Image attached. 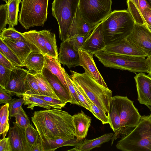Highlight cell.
<instances>
[{"mask_svg": "<svg viewBox=\"0 0 151 151\" xmlns=\"http://www.w3.org/2000/svg\"><path fill=\"white\" fill-rule=\"evenodd\" d=\"M112 4V0H79L78 8L83 19L95 25L111 12Z\"/></svg>", "mask_w": 151, "mask_h": 151, "instance_id": "cell-9", "label": "cell"}, {"mask_svg": "<svg viewBox=\"0 0 151 151\" xmlns=\"http://www.w3.org/2000/svg\"><path fill=\"white\" fill-rule=\"evenodd\" d=\"M0 38L18 57L22 64L32 51L40 52L36 47L28 41Z\"/></svg>", "mask_w": 151, "mask_h": 151, "instance_id": "cell-17", "label": "cell"}, {"mask_svg": "<svg viewBox=\"0 0 151 151\" xmlns=\"http://www.w3.org/2000/svg\"><path fill=\"white\" fill-rule=\"evenodd\" d=\"M58 55L60 63L66 65L69 68L80 66L78 51L74 49L68 39L61 43Z\"/></svg>", "mask_w": 151, "mask_h": 151, "instance_id": "cell-16", "label": "cell"}, {"mask_svg": "<svg viewBox=\"0 0 151 151\" xmlns=\"http://www.w3.org/2000/svg\"><path fill=\"white\" fill-rule=\"evenodd\" d=\"M105 52L121 55L146 57L143 50L124 38L106 46L102 50Z\"/></svg>", "mask_w": 151, "mask_h": 151, "instance_id": "cell-14", "label": "cell"}, {"mask_svg": "<svg viewBox=\"0 0 151 151\" xmlns=\"http://www.w3.org/2000/svg\"><path fill=\"white\" fill-rule=\"evenodd\" d=\"M94 55L106 67L135 73H149L146 59L144 57L113 53L102 50L95 53Z\"/></svg>", "mask_w": 151, "mask_h": 151, "instance_id": "cell-5", "label": "cell"}, {"mask_svg": "<svg viewBox=\"0 0 151 151\" xmlns=\"http://www.w3.org/2000/svg\"><path fill=\"white\" fill-rule=\"evenodd\" d=\"M72 81L77 93L81 106L84 107L90 111L91 108L89 103L81 88L75 81L72 79Z\"/></svg>", "mask_w": 151, "mask_h": 151, "instance_id": "cell-41", "label": "cell"}, {"mask_svg": "<svg viewBox=\"0 0 151 151\" xmlns=\"http://www.w3.org/2000/svg\"><path fill=\"white\" fill-rule=\"evenodd\" d=\"M9 104L2 106L0 109V134L5 137L9 129Z\"/></svg>", "mask_w": 151, "mask_h": 151, "instance_id": "cell-32", "label": "cell"}, {"mask_svg": "<svg viewBox=\"0 0 151 151\" xmlns=\"http://www.w3.org/2000/svg\"><path fill=\"white\" fill-rule=\"evenodd\" d=\"M46 43L47 55L55 58H58V48L55 34L47 30H42Z\"/></svg>", "mask_w": 151, "mask_h": 151, "instance_id": "cell-28", "label": "cell"}, {"mask_svg": "<svg viewBox=\"0 0 151 151\" xmlns=\"http://www.w3.org/2000/svg\"><path fill=\"white\" fill-rule=\"evenodd\" d=\"M112 133H106L96 138L92 139H85L81 144L68 151H89L96 147H98L104 143L111 140Z\"/></svg>", "mask_w": 151, "mask_h": 151, "instance_id": "cell-24", "label": "cell"}, {"mask_svg": "<svg viewBox=\"0 0 151 151\" xmlns=\"http://www.w3.org/2000/svg\"><path fill=\"white\" fill-rule=\"evenodd\" d=\"M45 61V55L40 52L33 51L22 63V67H26L29 72L33 74L40 73L44 68Z\"/></svg>", "mask_w": 151, "mask_h": 151, "instance_id": "cell-22", "label": "cell"}, {"mask_svg": "<svg viewBox=\"0 0 151 151\" xmlns=\"http://www.w3.org/2000/svg\"><path fill=\"white\" fill-rule=\"evenodd\" d=\"M86 96L91 106V111L90 112L97 119L100 120L103 124L109 123L108 117L106 114L99 109L89 99L86 95Z\"/></svg>", "mask_w": 151, "mask_h": 151, "instance_id": "cell-39", "label": "cell"}, {"mask_svg": "<svg viewBox=\"0 0 151 151\" xmlns=\"http://www.w3.org/2000/svg\"><path fill=\"white\" fill-rule=\"evenodd\" d=\"M26 139L30 151L40 140V136L37 130L29 124L25 129Z\"/></svg>", "mask_w": 151, "mask_h": 151, "instance_id": "cell-34", "label": "cell"}, {"mask_svg": "<svg viewBox=\"0 0 151 151\" xmlns=\"http://www.w3.org/2000/svg\"><path fill=\"white\" fill-rule=\"evenodd\" d=\"M102 22L106 46L127 38L135 23L129 12L125 10L111 12Z\"/></svg>", "mask_w": 151, "mask_h": 151, "instance_id": "cell-2", "label": "cell"}, {"mask_svg": "<svg viewBox=\"0 0 151 151\" xmlns=\"http://www.w3.org/2000/svg\"><path fill=\"white\" fill-rule=\"evenodd\" d=\"M142 14L147 24L151 26V8L145 9Z\"/></svg>", "mask_w": 151, "mask_h": 151, "instance_id": "cell-50", "label": "cell"}, {"mask_svg": "<svg viewBox=\"0 0 151 151\" xmlns=\"http://www.w3.org/2000/svg\"><path fill=\"white\" fill-rule=\"evenodd\" d=\"M109 119V124L113 131V134L111 139V145H112L121 129V121L119 113L114 102L112 98L107 113Z\"/></svg>", "mask_w": 151, "mask_h": 151, "instance_id": "cell-27", "label": "cell"}, {"mask_svg": "<svg viewBox=\"0 0 151 151\" xmlns=\"http://www.w3.org/2000/svg\"><path fill=\"white\" fill-rule=\"evenodd\" d=\"M116 147L123 151H151V120L148 116H142L135 128L119 141Z\"/></svg>", "mask_w": 151, "mask_h": 151, "instance_id": "cell-4", "label": "cell"}, {"mask_svg": "<svg viewBox=\"0 0 151 151\" xmlns=\"http://www.w3.org/2000/svg\"><path fill=\"white\" fill-rule=\"evenodd\" d=\"M16 122L20 127L25 129L30 124V121L22 107L14 116Z\"/></svg>", "mask_w": 151, "mask_h": 151, "instance_id": "cell-43", "label": "cell"}, {"mask_svg": "<svg viewBox=\"0 0 151 151\" xmlns=\"http://www.w3.org/2000/svg\"><path fill=\"white\" fill-rule=\"evenodd\" d=\"M146 58L147 62L148 64V68L149 70V75L151 76V53L148 55Z\"/></svg>", "mask_w": 151, "mask_h": 151, "instance_id": "cell-53", "label": "cell"}, {"mask_svg": "<svg viewBox=\"0 0 151 151\" xmlns=\"http://www.w3.org/2000/svg\"><path fill=\"white\" fill-rule=\"evenodd\" d=\"M139 103L151 111V77L144 73H139L134 77Z\"/></svg>", "mask_w": 151, "mask_h": 151, "instance_id": "cell-13", "label": "cell"}, {"mask_svg": "<svg viewBox=\"0 0 151 151\" xmlns=\"http://www.w3.org/2000/svg\"><path fill=\"white\" fill-rule=\"evenodd\" d=\"M8 24V15L7 3L0 6V32L6 28Z\"/></svg>", "mask_w": 151, "mask_h": 151, "instance_id": "cell-45", "label": "cell"}, {"mask_svg": "<svg viewBox=\"0 0 151 151\" xmlns=\"http://www.w3.org/2000/svg\"><path fill=\"white\" fill-rule=\"evenodd\" d=\"M87 37L75 35L68 38V40L74 49L77 51L81 49L82 46Z\"/></svg>", "mask_w": 151, "mask_h": 151, "instance_id": "cell-46", "label": "cell"}, {"mask_svg": "<svg viewBox=\"0 0 151 151\" xmlns=\"http://www.w3.org/2000/svg\"><path fill=\"white\" fill-rule=\"evenodd\" d=\"M25 38L36 47L40 52L44 55H47L46 41L42 30L37 31L35 30L22 33Z\"/></svg>", "mask_w": 151, "mask_h": 151, "instance_id": "cell-26", "label": "cell"}, {"mask_svg": "<svg viewBox=\"0 0 151 151\" xmlns=\"http://www.w3.org/2000/svg\"><path fill=\"white\" fill-rule=\"evenodd\" d=\"M11 0H8V1H10Z\"/></svg>", "mask_w": 151, "mask_h": 151, "instance_id": "cell-59", "label": "cell"}, {"mask_svg": "<svg viewBox=\"0 0 151 151\" xmlns=\"http://www.w3.org/2000/svg\"><path fill=\"white\" fill-rule=\"evenodd\" d=\"M29 72L28 70L15 66L11 70L9 82L4 90L11 95L23 97L26 92V79Z\"/></svg>", "mask_w": 151, "mask_h": 151, "instance_id": "cell-11", "label": "cell"}, {"mask_svg": "<svg viewBox=\"0 0 151 151\" xmlns=\"http://www.w3.org/2000/svg\"><path fill=\"white\" fill-rule=\"evenodd\" d=\"M70 72L71 79L78 84L89 99L107 114L112 97V91L98 83L86 72Z\"/></svg>", "mask_w": 151, "mask_h": 151, "instance_id": "cell-3", "label": "cell"}, {"mask_svg": "<svg viewBox=\"0 0 151 151\" xmlns=\"http://www.w3.org/2000/svg\"><path fill=\"white\" fill-rule=\"evenodd\" d=\"M23 97L24 99V104L27 105V108L33 110L35 106L44 108L50 109L51 106L43 99L32 94H24Z\"/></svg>", "mask_w": 151, "mask_h": 151, "instance_id": "cell-30", "label": "cell"}, {"mask_svg": "<svg viewBox=\"0 0 151 151\" xmlns=\"http://www.w3.org/2000/svg\"><path fill=\"white\" fill-rule=\"evenodd\" d=\"M32 95L43 99L49 104L51 106L52 108L55 109H61L65 106L67 103L60 99L46 95L43 94Z\"/></svg>", "mask_w": 151, "mask_h": 151, "instance_id": "cell-40", "label": "cell"}, {"mask_svg": "<svg viewBox=\"0 0 151 151\" xmlns=\"http://www.w3.org/2000/svg\"><path fill=\"white\" fill-rule=\"evenodd\" d=\"M148 25V27L151 30V26H149L148 25Z\"/></svg>", "mask_w": 151, "mask_h": 151, "instance_id": "cell-58", "label": "cell"}, {"mask_svg": "<svg viewBox=\"0 0 151 151\" xmlns=\"http://www.w3.org/2000/svg\"><path fill=\"white\" fill-rule=\"evenodd\" d=\"M83 140L78 141L76 137L72 139L59 138L41 144V151H54L58 148L65 146L76 147L82 144Z\"/></svg>", "mask_w": 151, "mask_h": 151, "instance_id": "cell-25", "label": "cell"}, {"mask_svg": "<svg viewBox=\"0 0 151 151\" xmlns=\"http://www.w3.org/2000/svg\"><path fill=\"white\" fill-rule=\"evenodd\" d=\"M11 70L0 64V86L5 89L10 80Z\"/></svg>", "mask_w": 151, "mask_h": 151, "instance_id": "cell-44", "label": "cell"}, {"mask_svg": "<svg viewBox=\"0 0 151 151\" xmlns=\"http://www.w3.org/2000/svg\"><path fill=\"white\" fill-rule=\"evenodd\" d=\"M149 4L151 6V0H146Z\"/></svg>", "mask_w": 151, "mask_h": 151, "instance_id": "cell-55", "label": "cell"}, {"mask_svg": "<svg viewBox=\"0 0 151 151\" xmlns=\"http://www.w3.org/2000/svg\"><path fill=\"white\" fill-rule=\"evenodd\" d=\"M106 46L101 22L96 25L86 38L81 49L94 55Z\"/></svg>", "mask_w": 151, "mask_h": 151, "instance_id": "cell-12", "label": "cell"}, {"mask_svg": "<svg viewBox=\"0 0 151 151\" xmlns=\"http://www.w3.org/2000/svg\"><path fill=\"white\" fill-rule=\"evenodd\" d=\"M31 120L38 132L41 144L76 137L73 116L66 111L55 108L35 111Z\"/></svg>", "mask_w": 151, "mask_h": 151, "instance_id": "cell-1", "label": "cell"}, {"mask_svg": "<svg viewBox=\"0 0 151 151\" xmlns=\"http://www.w3.org/2000/svg\"><path fill=\"white\" fill-rule=\"evenodd\" d=\"M132 1L133 3L135 4L136 6L138 7V9H139V6L138 3V0H131ZM140 10V9H139Z\"/></svg>", "mask_w": 151, "mask_h": 151, "instance_id": "cell-54", "label": "cell"}, {"mask_svg": "<svg viewBox=\"0 0 151 151\" xmlns=\"http://www.w3.org/2000/svg\"><path fill=\"white\" fill-rule=\"evenodd\" d=\"M21 0H11L6 3L8 5V28H14L18 24V13Z\"/></svg>", "mask_w": 151, "mask_h": 151, "instance_id": "cell-29", "label": "cell"}, {"mask_svg": "<svg viewBox=\"0 0 151 151\" xmlns=\"http://www.w3.org/2000/svg\"><path fill=\"white\" fill-rule=\"evenodd\" d=\"M139 8L142 13L145 9L148 8H151L146 0H138Z\"/></svg>", "mask_w": 151, "mask_h": 151, "instance_id": "cell-51", "label": "cell"}, {"mask_svg": "<svg viewBox=\"0 0 151 151\" xmlns=\"http://www.w3.org/2000/svg\"><path fill=\"white\" fill-rule=\"evenodd\" d=\"M128 10L135 23L143 25L147 24L140 10L131 0H127Z\"/></svg>", "mask_w": 151, "mask_h": 151, "instance_id": "cell-36", "label": "cell"}, {"mask_svg": "<svg viewBox=\"0 0 151 151\" xmlns=\"http://www.w3.org/2000/svg\"><path fill=\"white\" fill-rule=\"evenodd\" d=\"M0 64L11 70L15 67L9 60L1 53H0Z\"/></svg>", "mask_w": 151, "mask_h": 151, "instance_id": "cell-49", "label": "cell"}, {"mask_svg": "<svg viewBox=\"0 0 151 151\" xmlns=\"http://www.w3.org/2000/svg\"><path fill=\"white\" fill-rule=\"evenodd\" d=\"M63 70L71 98L70 103L71 104H75L81 106L77 93L72 82L70 77L68 75L63 68Z\"/></svg>", "mask_w": 151, "mask_h": 151, "instance_id": "cell-38", "label": "cell"}, {"mask_svg": "<svg viewBox=\"0 0 151 151\" xmlns=\"http://www.w3.org/2000/svg\"><path fill=\"white\" fill-rule=\"evenodd\" d=\"M79 0H53L52 15L59 26V37L64 41L68 39L69 29L78 7Z\"/></svg>", "mask_w": 151, "mask_h": 151, "instance_id": "cell-8", "label": "cell"}, {"mask_svg": "<svg viewBox=\"0 0 151 151\" xmlns=\"http://www.w3.org/2000/svg\"><path fill=\"white\" fill-rule=\"evenodd\" d=\"M24 103L23 97L19 99L14 98L9 103V113L10 119L14 117V115L20 110Z\"/></svg>", "mask_w": 151, "mask_h": 151, "instance_id": "cell-42", "label": "cell"}, {"mask_svg": "<svg viewBox=\"0 0 151 151\" xmlns=\"http://www.w3.org/2000/svg\"><path fill=\"white\" fill-rule=\"evenodd\" d=\"M126 38L147 55L151 53V30L147 24L141 25L135 23L131 34Z\"/></svg>", "mask_w": 151, "mask_h": 151, "instance_id": "cell-10", "label": "cell"}, {"mask_svg": "<svg viewBox=\"0 0 151 151\" xmlns=\"http://www.w3.org/2000/svg\"><path fill=\"white\" fill-rule=\"evenodd\" d=\"M26 92L25 94H42L34 75L29 72L26 79Z\"/></svg>", "mask_w": 151, "mask_h": 151, "instance_id": "cell-35", "label": "cell"}, {"mask_svg": "<svg viewBox=\"0 0 151 151\" xmlns=\"http://www.w3.org/2000/svg\"><path fill=\"white\" fill-rule=\"evenodd\" d=\"M41 151L40 139L33 147L31 151Z\"/></svg>", "mask_w": 151, "mask_h": 151, "instance_id": "cell-52", "label": "cell"}, {"mask_svg": "<svg viewBox=\"0 0 151 151\" xmlns=\"http://www.w3.org/2000/svg\"><path fill=\"white\" fill-rule=\"evenodd\" d=\"M12 99L11 95L1 87H0V104H6L9 103Z\"/></svg>", "mask_w": 151, "mask_h": 151, "instance_id": "cell-48", "label": "cell"}, {"mask_svg": "<svg viewBox=\"0 0 151 151\" xmlns=\"http://www.w3.org/2000/svg\"><path fill=\"white\" fill-rule=\"evenodd\" d=\"M0 151H12V147L8 137L0 139Z\"/></svg>", "mask_w": 151, "mask_h": 151, "instance_id": "cell-47", "label": "cell"}, {"mask_svg": "<svg viewBox=\"0 0 151 151\" xmlns=\"http://www.w3.org/2000/svg\"><path fill=\"white\" fill-rule=\"evenodd\" d=\"M0 53L3 54L16 67H22V63L19 59L0 38Z\"/></svg>", "mask_w": 151, "mask_h": 151, "instance_id": "cell-33", "label": "cell"}, {"mask_svg": "<svg viewBox=\"0 0 151 151\" xmlns=\"http://www.w3.org/2000/svg\"><path fill=\"white\" fill-rule=\"evenodd\" d=\"M0 38L16 40L28 41L22 35L14 28H6L0 32Z\"/></svg>", "mask_w": 151, "mask_h": 151, "instance_id": "cell-37", "label": "cell"}, {"mask_svg": "<svg viewBox=\"0 0 151 151\" xmlns=\"http://www.w3.org/2000/svg\"><path fill=\"white\" fill-rule=\"evenodd\" d=\"M76 137L78 141L83 140L86 137L91 122V117L82 111L73 115Z\"/></svg>", "mask_w": 151, "mask_h": 151, "instance_id": "cell-21", "label": "cell"}, {"mask_svg": "<svg viewBox=\"0 0 151 151\" xmlns=\"http://www.w3.org/2000/svg\"><path fill=\"white\" fill-rule=\"evenodd\" d=\"M33 74L37 80L42 94L60 99L55 94L50 84L42 73Z\"/></svg>", "mask_w": 151, "mask_h": 151, "instance_id": "cell-31", "label": "cell"}, {"mask_svg": "<svg viewBox=\"0 0 151 151\" xmlns=\"http://www.w3.org/2000/svg\"><path fill=\"white\" fill-rule=\"evenodd\" d=\"M78 52L80 66L83 67L85 72L98 83L108 88L94 61L93 58L94 55L81 49L79 50Z\"/></svg>", "mask_w": 151, "mask_h": 151, "instance_id": "cell-15", "label": "cell"}, {"mask_svg": "<svg viewBox=\"0 0 151 151\" xmlns=\"http://www.w3.org/2000/svg\"><path fill=\"white\" fill-rule=\"evenodd\" d=\"M49 0H22L19 21L26 29L43 27L47 20Z\"/></svg>", "mask_w": 151, "mask_h": 151, "instance_id": "cell-6", "label": "cell"}, {"mask_svg": "<svg viewBox=\"0 0 151 151\" xmlns=\"http://www.w3.org/2000/svg\"><path fill=\"white\" fill-rule=\"evenodd\" d=\"M97 25H92L86 22L83 18L78 7L69 29L68 39L75 35L87 37Z\"/></svg>", "mask_w": 151, "mask_h": 151, "instance_id": "cell-19", "label": "cell"}, {"mask_svg": "<svg viewBox=\"0 0 151 151\" xmlns=\"http://www.w3.org/2000/svg\"><path fill=\"white\" fill-rule=\"evenodd\" d=\"M2 1H3L6 3H7L8 1V0H1Z\"/></svg>", "mask_w": 151, "mask_h": 151, "instance_id": "cell-57", "label": "cell"}, {"mask_svg": "<svg viewBox=\"0 0 151 151\" xmlns=\"http://www.w3.org/2000/svg\"><path fill=\"white\" fill-rule=\"evenodd\" d=\"M45 60L44 67L47 69L57 77L70 95L68 87L63 73V68L61 66L58 58H54L45 55Z\"/></svg>", "mask_w": 151, "mask_h": 151, "instance_id": "cell-23", "label": "cell"}, {"mask_svg": "<svg viewBox=\"0 0 151 151\" xmlns=\"http://www.w3.org/2000/svg\"><path fill=\"white\" fill-rule=\"evenodd\" d=\"M13 126L9 129L8 137L12 147V151H30L26 139L25 130L16 122H12Z\"/></svg>", "mask_w": 151, "mask_h": 151, "instance_id": "cell-18", "label": "cell"}, {"mask_svg": "<svg viewBox=\"0 0 151 151\" xmlns=\"http://www.w3.org/2000/svg\"><path fill=\"white\" fill-rule=\"evenodd\" d=\"M41 73L50 84L59 99L67 103H71V98L70 95L57 77L45 67Z\"/></svg>", "mask_w": 151, "mask_h": 151, "instance_id": "cell-20", "label": "cell"}, {"mask_svg": "<svg viewBox=\"0 0 151 151\" xmlns=\"http://www.w3.org/2000/svg\"><path fill=\"white\" fill-rule=\"evenodd\" d=\"M148 118L151 120V114L149 116H148Z\"/></svg>", "mask_w": 151, "mask_h": 151, "instance_id": "cell-56", "label": "cell"}, {"mask_svg": "<svg viewBox=\"0 0 151 151\" xmlns=\"http://www.w3.org/2000/svg\"><path fill=\"white\" fill-rule=\"evenodd\" d=\"M112 98L119 113L121 129L116 139L123 138L131 132L139 122L142 116L135 107L133 102L127 96H115Z\"/></svg>", "mask_w": 151, "mask_h": 151, "instance_id": "cell-7", "label": "cell"}]
</instances>
